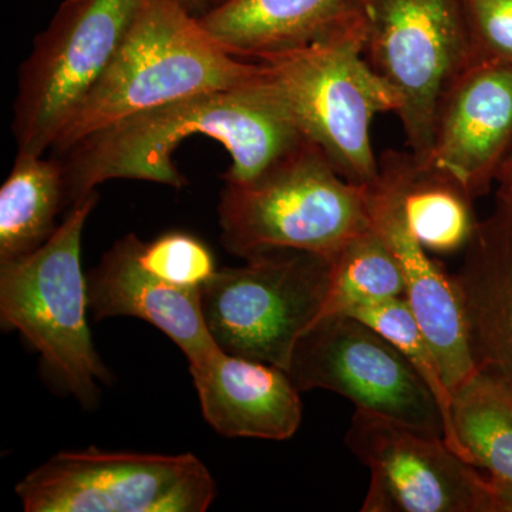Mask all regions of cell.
I'll list each match as a JSON object with an SVG mask.
<instances>
[{
  "label": "cell",
  "mask_w": 512,
  "mask_h": 512,
  "mask_svg": "<svg viewBox=\"0 0 512 512\" xmlns=\"http://www.w3.org/2000/svg\"><path fill=\"white\" fill-rule=\"evenodd\" d=\"M218 269L201 288L212 339L222 352L288 370L299 338L328 298L332 258L269 251Z\"/></svg>",
  "instance_id": "52a82bcc"
},
{
  "label": "cell",
  "mask_w": 512,
  "mask_h": 512,
  "mask_svg": "<svg viewBox=\"0 0 512 512\" xmlns=\"http://www.w3.org/2000/svg\"><path fill=\"white\" fill-rule=\"evenodd\" d=\"M396 298H406L402 268L372 225L333 256L328 298L319 319L350 315L356 309Z\"/></svg>",
  "instance_id": "44dd1931"
},
{
  "label": "cell",
  "mask_w": 512,
  "mask_h": 512,
  "mask_svg": "<svg viewBox=\"0 0 512 512\" xmlns=\"http://www.w3.org/2000/svg\"><path fill=\"white\" fill-rule=\"evenodd\" d=\"M498 181H500L501 185H510L512 184V151L510 156H508L507 160L501 168L500 174H498Z\"/></svg>",
  "instance_id": "4316f807"
},
{
  "label": "cell",
  "mask_w": 512,
  "mask_h": 512,
  "mask_svg": "<svg viewBox=\"0 0 512 512\" xmlns=\"http://www.w3.org/2000/svg\"><path fill=\"white\" fill-rule=\"evenodd\" d=\"M346 444L370 471L363 512H493L490 478L437 434L356 409Z\"/></svg>",
  "instance_id": "8fae6325"
},
{
  "label": "cell",
  "mask_w": 512,
  "mask_h": 512,
  "mask_svg": "<svg viewBox=\"0 0 512 512\" xmlns=\"http://www.w3.org/2000/svg\"><path fill=\"white\" fill-rule=\"evenodd\" d=\"M26 512H204L217 483L194 454L60 451L16 484Z\"/></svg>",
  "instance_id": "9c48e42d"
},
{
  "label": "cell",
  "mask_w": 512,
  "mask_h": 512,
  "mask_svg": "<svg viewBox=\"0 0 512 512\" xmlns=\"http://www.w3.org/2000/svg\"><path fill=\"white\" fill-rule=\"evenodd\" d=\"M490 483L493 488V512H512V481H495L490 478Z\"/></svg>",
  "instance_id": "d4e9b609"
},
{
  "label": "cell",
  "mask_w": 512,
  "mask_h": 512,
  "mask_svg": "<svg viewBox=\"0 0 512 512\" xmlns=\"http://www.w3.org/2000/svg\"><path fill=\"white\" fill-rule=\"evenodd\" d=\"M143 0H64L20 66L13 134L43 156L126 39Z\"/></svg>",
  "instance_id": "ba28073f"
},
{
  "label": "cell",
  "mask_w": 512,
  "mask_h": 512,
  "mask_svg": "<svg viewBox=\"0 0 512 512\" xmlns=\"http://www.w3.org/2000/svg\"><path fill=\"white\" fill-rule=\"evenodd\" d=\"M190 373L202 416L221 436L284 441L301 426V392L279 367L218 349Z\"/></svg>",
  "instance_id": "5bb4252c"
},
{
  "label": "cell",
  "mask_w": 512,
  "mask_h": 512,
  "mask_svg": "<svg viewBox=\"0 0 512 512\" xmlns=\"http://www.w3.org/2000/svg\"><path fill=\"white\" fill-rule=\"evenodd\" d=\"M255 62L256 80L335 170L352 184L375 183L373 121L397 113L400 100L367 62L363 20L352 0L318 39Z\"/></svg>",
  "instance_id": "7a4b0ae2"
},
{
  "label": "cell",
  "mask_w": 512,
  "mask_h": 512,
  "mask_svg": "<svg viewBox=\"0 0 512 512\" xmlns=\"http://www.w3.org/2000/svg\"><path fill=\"white\" fill-rule=\"evenodd\" d=\"M498 197L503 198V200L507 201L512 207V184L501 185L500 195H498Z\"/></svg>",
  "instance_id": "83f0119b"
},
{
  "label": "cell",
  "mask_w": 512,
  "mask_h": 512,
  "mask_svg": "<svg viewBox=\"0 0 512 512\" xmlns=\"http://www.w3.org/2000/svg\"><path fill=\"white\" fill-rule=\"evenodd\" d=\"M379 173L392 184L404 222L421 247L436 255L466 251L480 221L463 185L412 151H386Z\"/></svg>",
  "instance_id": "ac0fdd59"
},
{
  "label": "cell",
  "mask_w": 512,
  "mask_h": 512,
  "mask_svg": "<svg viewBox=\"0 0 512 512\" xmlns=\"http://www.w3.org/2000/svg\"><path fill=\"white\" fill-rule=\"evenodd\" d=\"M138 237L128 234L104 254L87 276L89 309L94 320L128 316L160 329L178 346L188 363L218 350L201 305V291L168 284L141 264Z\"/></svg>",
  "instance_id": "9a60e30c"
},
{
  "label": "cell",
  "mask_w": 512,
  "mask_h": 512,
  "mask_svg": "<svg viewBox=\"0 0 512 512\" xmlns=\"http://www.w3.org/2000/svg\"><path fill=\"white\" fill-rule=\"evenodd\" d=\"M372 225L383 235L402 268L406 301L436 355L450 393L478 372L463 299L454 275L421 247L404 222L392 184L379 173L370 185Z\"/></svg>",
  "instance_id": "4fadbf2b"
},
{
  "label": "cell",
  "mask_w": 512,
  "mask_h": 512,
  "mask_svg": "<svg viewBox=\"0 0 512 512\" xmlns=\"http://www.w3.org/2000/svg\"><path fill=\"white\" fill-rule=\"evenodd\" d=\"M478 60L512 64V0H471Z\"/></svg>",
  "instance_id": "cb8c5ba5"
},
{
  "label": "cell",
  "mask_w": 512,
  "mask_h": 512,
  "mask_svg": "<svg viewBox=\"0 0 512 512\" xmlns=\"http://www.w3.org/2000/svg\"><path fill=\"white\" fill-rule=\"evenodd\" d=\"M454 275L463 299L471 353L480 372L512 387V207L498 197L497 210L478 222Z\"/></svg>",
  "instance_id": "2e32d148"
},
{
  "label": "cell",
  "mask_w": 512,
  "mask_h": 512,
  "mask_svg": "<svg viewBox=\"0 0 512 512\" xmlns=\"http://www.w3.org/2000/svg\"><path fill=\"white\" fill-rule=\"evenodd\" d=\"M258 62L229 55L174 0H143L119 52L57 134L56 157L136 114L251 83Z\"/></svg>",
  "instance_id": "3957f363"
},
{
  "label": "cell",
  "mask_w": 512,
  "mask_h": 512,
  "mask_svg": "<svg viewBox=\"0 0 512 512\" xmlns=\"http://www.w3.org/2000/svg\"><path fill=\"white\" fill-rule=\"evenodd\" d=\"M365 29V56L400 100L407 148L427 161L437 113L478 60L471 0H352Z\"/></svg>",
  "instance_id": "8992f818"
},
{
  "label": "cell",
  "mask_w": 512,
  "mask_h": 512,
  "mask_svg": "<svg viewBox=\"0 0 512 512\" xmlns=\"http://www.w3.org/2000/svg\"><path fill=\"white\" fill-rule=\"evenodd\" d=\"M286 373L301 393L329 390L356 409L444 439L440 404L419 372L390 340L353 316L316 320L296 343Z\"/></svg>",
  "instance_id": "30bf717a"
},
{
  "label": "cell",
  "mask_w": 512,
  "mask_h": 512,
  "mask_svg": "<svg viewBox=\"0 0 512 512\" xmlns=\"http://www.w3.org/2000/svg\"><path fill=\"white\" fill-rule=\"evenodd\" d=\"M349 0H224L200 16L229 55L262 60L318 39Z\"/></svg>",
  "instance_id": "e0dca14e"
},
{
  "label": "cell",
  "mask_w": 512,
  "mask_h": 512,
  "mask_svg": "<svg viewBox=\"0 0 512 512\" xmlns=\"http://www.w3.org/2000/svg\"><path fill=\"white\" fill-rule=\"evenodd\" d=\"M348 316H353L365 322L366 325L372 326L409 359L440 404L444 420V440L451 447L453 444L450 416L451 393L441 375L439 362L431 349L429 340L426 339L414 318L406 298H396L392 301L377 303V305L365 306V308L356 309Z\"/></svg>",
  "instance_id": "7402d4cb"
},
{
  "label": "cell",
  "mask_w": 512,
  "mask_h": 512,
  "mask_svg": "<svg viewBox=\"0 0 512 512\" xmlns=\"http://www.w3.org/2000/svg\"><path fill=\"white\" fill-rule=\"evenodd\" d=\"M99 202L97 190L77 201L52 238L32 254L0 264V320L19 330L43 363L84 407L99 400L111 373L94 348L87 323L82 235Z\"/></svg>",
  "instance_id": "5b68a950"
},
{
  "label": "cell",
  "mask_w": 512,
  "mask_h": 512,
  "mask_svg": "<svg viewBox=\"0 0 512 512\" xmlns=\"http://www.w3.org/2000/svg\"><path fill=\"white\" fill-rule=\"evenodd\" d=\"M174 2L183 6L185 10H188L191 15L197 16V18H200L208 10V0H174Z\"/></svg>",
  "instance_id": "484cf974"
},
{
  "label": "cell",
  "mask_w": 512,
  "mask_h": 512,
  "mask_svg": "<svg viewBox=\"0 0 512 512\" xmlns=\"http://www.w3.org/2000/svg\"><path fill=\"white\" fill-rule=\"evenodd\" d=\"M66 205L62 161L18 153L0 190V264L43 247Z\"/></svg>",
  "instance_id": "d6986e66"
},
{
  "label": "cell",
  "mask_w": 512,
  "mask_h": 512,
  "mask_svg": "<svg viewBox=\"0 0 512 512\" xmlns=\"http://www.w3.org/2000/svg\"><path fill=\"white\" fill-rule=\"evenodd\" d=\"M224 0H208V9L214 8V6L220 5Z\"/></svg>",
  "instance_id": "f1b7e54d"
},
{
  "label": "cell",
  "mask_w": 512,
  "mask_h": 512,
  "mask_svg": "<svg viewBox=\"0 0 512 512\" xmlns=\"http://www.w3.org/2000/svg\"><path fill=\"white\" fill-rule=\"evenodd\" d=\"M451 448L495 481H512V387L478 372L451 393Z\"/></svg>",
  "instance_id": "ffe728a7"
},
{
  "label": "cell",
  "mask_w": 512,
  "mask_h": 512,
  "mask_svg": "<svg viewBox=\"0 0 512 512\" xmlns=\"http://www.w3.org/2000/svg\"><path fill=\"white\" fill-rule=\"evenodd\" d=\"M218 217L222 245L244 259L269 251L333 258L372 228L369 187L349 183L312 143L248 183H225Z\"/></svg>",
  "instance_id": "277c9868"
},
{
  "label": "cell",
  "mask_w": 512,
  "mask_h": 512,
  "mask_svg": "<svg viewBox=\"0 0 512 512\" xmlns=\"http://www.w3.org/2000/svg\"><path fill=\"white\" fill-rule=\"evenodd\" d=\"M137 252L151 274L180 288L201 291L218 271L211 249L188 232H165L150 242L138 239Z\"/></svg>",
  "instance_id": "603a6c76"
},
{
  "label": "cell",
  "mask_w": 512,
  "mask_h": 512,
  "mask_svg": "<svg viewBox=\"0 0 512 512\" xmlns=\"http://www.w3.org/2000/svg\"><path fill=\"white\" fill-rule=\"evenodd\" d=\"M512 151V64L478 62L444 97L427 163L476 198Z\"/></svg>",
  "instance_id": "7c38bea8"
},
{
  "label": "cell",
  "mask_w": 512,
  "mask_h": 512,
  "mask_svg": "<svg viewBox=\"0 0 512 512\" xmlns=\"http://www.w3.org/2000/svg\"><path fill=\"white\" fill-rule=\"evenodd\" d=\"M218 141L231 157L224 183L244 184L306 143L284 107L255 79L235 89L174 101L90 134L63 156L66 204L111 180L185 187L173 154L185 138Z\"/></svg>",
  "instance_id": "6da1fadb"
}]
</instances>
